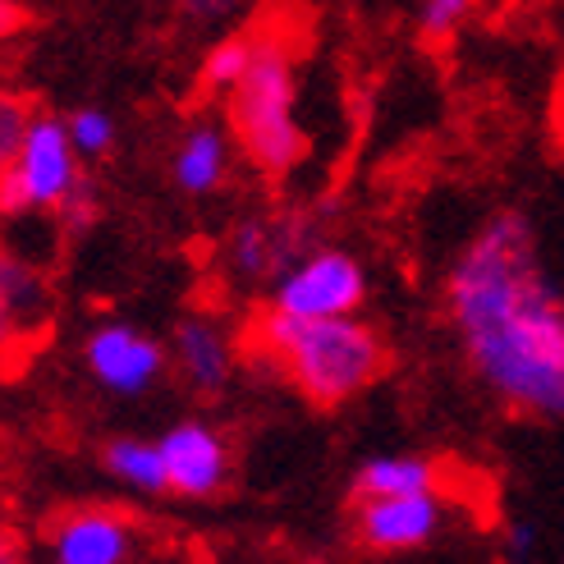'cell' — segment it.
<instances>
[{
  "mask_svg": "<svg viewBox=\"0 0 564 564\" xmlns=\"http://www.w3.org/2000/svg\"><path fill=\"white\" fill-rule=\"evenodd\" d=\"M445 317L464 362L505 409L564 417V290L528 212H496L445 271Z\"/></svg>",
  "mask_w": 564,
  "mask_h": 564,
  "instance_id": "6da1fadb",
  "label": "cell"
},
{
  "mask_svg": "<svg viewBox=\"0 0 564 564\" xmlns=\"http://www.w3.org/2000/svg\"><path fill=\"white\" fill-rule=\"evenodd\" d=\"M33 101H28L23 93H14V88H0V175L14 165V156H19V148H23V133H28V124H33Z\"/></svg>",
  "mask_w": 564,
  "mask_h": 564,
  "instance_id": "d6986e66",
  "label": "cell"
},
{
  "mask_svg": "<svg viewBox=\"0 0 564 564\" xmlns=\"http://www.w3.org/2000/svg\"><path fill=\"white\" fill-rule=\"evenodd\" d=\"M171 368L180 372V381L193 394H207L212 400V394H220L235 381V368H239L235 330L212 313L180 317L171 330Z\"/></svg>",
  "mask_w": 564,
  "mask_h": 564,
  "instance_id": "8fae6325",
  "label": "cell"
},
{
  "mask_svg": "<svg viewBox=\"0 0 564 564\" xmlns=\"http://www.w3.org/2000/svg\"><path fill=\"white\" fill-rule=\"evenodd\" d=\"M101 464H106V473L116 477L120 487H129L138 496H171L161 445L148 441V436H116V441H106Z\"/></svg>",
  "mask_w": 564,
  "mask_h": 564,
  "instance_id": "9a60e30c",
  "label": "cell"
},
{
  "mask_svg": "<svg viewBox=\"0 0 564 564\" xmlns=\"http://www.w3.org/2000/svg\"><path fill=\"white\" fill-rule=\"evenodd\" d=\"M243 345L317 409L358 400L390 368L381 330L362 317H285L262 303L243 330Z\"/></svg>",
  "mask_w": 564,
  "mask_h": 564,
  "instance_id": "7a4b0ae2",
  "label": "cell"
},
{
  "mask_svg": "<svg viewBox=\"0 0 564 564\" xmlns=\"http://www.w3.org/2000/svg\"><path fill=\"white\" fill-rule=\"evenodd\" d=\"M441 473L427 455H372L354 473V500H386V496H417L436 491Z\"/></svg>",
  "mask_w": 564,
  "mask_h": 564,
  "instance_id": "5bb4252c",
  "label": "cell"
},
{
  "mask_svg": "<svg viewBox=\"0 0 564 564\" xmlns=\"http://www.w3.org/2000/svg\"><path fill=\"white\" fill-rule=\"evenodd\" d=\"M88 180V165L74 152L69 124L61 116H33L23 133V148L14 165L0 175V216L28 220V216H61V207Z\"/></svg>",
  "mask_w": 564,
  "mask_h": 564,
  "instance_id": "277c9868",
  "label": "cell"
},
{
  "mask_svg": "<svg viewBox=\"0 0 564 564\" xmlns=\"http://www.w3.org/2000/svg\"><path fill=\"white\" fill-rule=\"evenodd\" d=\"M19 28H28V10L19 0H0V42H10Z\"/></svg>",
  "mask_w": 564,
  "mask_h": 564,
  "instance_id": "7402d4cb",
  "label": "cell"
},
{
  "mask_svg": "<svg viewBox=\"0 0 564 564\" xmlns=\"http://www.w3.org/2000/svg\"><path fill=\"white\" fill-rule=\"evenodd\" d=\"M252 55H258V33H230L203 55V65H197V88L207 97H225L243 78V69L252 65Z\"/></svg>",
  "mask_w": 564,
  "mask_h": 564,
  "instance_id": "2e32d148",
  "label": "cell"
},
{
  "mask_svg": "<svg viewBox=\"0 0 564 564\" xmlns=\"http://www.w3.org/2000/svg\"><path fill=\"white\" fill-rule=\"evenodd\" d=\"M313 564H330V560H313Z\"/></svg>",
  "mask_w": 564,
  "mask_h": 564,
  "instance_id": "d4e9b609",
  "label": "cell"
},
{
  "mask_svg": "<svg viewBox=\"0 0 564 564\" xmlns=\"http://www.w3.org/2000/svg\"><path fill=\"white\" fill-rule=\"evenodd\" d=\"M0 564H19L14 542H10V532H6V528H0Z\"/></svg>",
  "mask_w": 564,
  "mask_h": 564,
  "instance_id": "cb8c5ba5",
  "label": "cell"
},
{
  "mask_svg": "<svg viewBox=\"0 0 564 564\" xmlns=\"http://www.w3.org/2000/svg\"><path fill=\"white\" fill-rule=\"evenodd\" d=\"M165 368H171V345H161L133 322H97L83 340V372L116 400L148 394L165 377Z\"/></svg>",
  "mask_w": 564,
  "mask_h": 564,
  "instance_id": "52a82bcc",
  "label": "cell"
},
{
  "mask_svg": "<svg viewBox=\"0 0 564 564\" xmlns=\"http://www.w3.org/2000/svg\"><path fill=\"white\" fill-rule=\"evenodd\" d=\"M101 212V197H97V184L93 180H83L78 193L69 197V203L61 207V220H65V230H88V225L97 220Z\"/></svg>",
  "mask_w": 564,
  "mask_h": 564,
  "instance_id": "ffe728a7",
  "label": "cell"
},
{
  "mask_svg": "<svg viewBox=\"0 0 564 564\" xmlns=\"http://www.w3.org/2000/svg\"><path fill=\"white\" fill-rule=\"evenodd\" d=\"M51 280L37 258H23L19 248H0V354L19 340H33L51 317Z\"/></svg>",
  "mask_w": 564,
  "mask_h": 564,
  "instance_id": "7c38bea8",
  "label": "cell"
},
{
  "mask_svg": "<svg viewBox=\"0 0 564 564\" xmlns=\"http://www.w3.org/2000/svg\"><path fill=\"white\" fill-rule=\"evenodd\" d=\"M220 101L252 171L267 180L299 171L307 156V129L299 120V61L290 37L258 33V55Z\"/></svg>",
  "mask_w": 564,
  "mask_h": 564,
  "instance_id": "3957f363",
  "label": "cell"
},
{
  "mask_svg": "<svg viewBox=\"0 0 564 564\" xmlns=\"http://www.w3.org/2000/svg\"><path fill=\"white\" fill-rule=\"evenodd\" d=\"M51 564H133L138 555V523L124 510L83 505L51 523L46 532Z\"/></svg>",
  "mask_w": 564,
  "mask_h": 564,
  "instance_id": "30bf717a",
  "label": "cell"
},
{
  "mask_svg": "<svg viewBox=\"0 0 564 564\" xmlns=\"http://www.w3.org/2000/svg\"><path fill=\"white\" fill-rule=\"evenodd\" d=\"M445 528V500L441 491L417 496H386V500H354V538L362 551L377 555H404L436 542Z\"/></svg>",
  "mask_w": 564,
  "mask_h": 564,
  "instance_id": "9c48e42d",
  "label": "cell"
},
{
  "mask_svg": "<svg viewBox=\"0 0 564 564\" xmlns=\"http://www.w3.org/2000/svg\"><path fill=\"white\" fill-rule=\"evenodd\" d=\"M317 220L303 207L294 212H252L239 216L220 239V267L239 285H271V280L294 267L307 248H317Z\"/></svg>",
  "mask_w": 564,
  "mask_h": 564,
  "instance_id": "8992f818",
  "label": "cell"
},
{
  "mask_svg": "<svg viewBox=\"0 0 564 564\" xmlns=\"http://www.w3.org/2000/svg\"><path fill=\"white\" fill-rule=\"evenodd\" d=\"M161 459H165V482H171V496L184 500H212L230 487V441H225L212 422L203 417H184L175 427H165L156 436Z\"/></svg>",
  "mask_w": 564,
  "mask_h": 564,
  "instance_id": "ba28073f",
  "label": "cell"
},
{
  "mask_svg": "<svg viewBox=\"0 0 564 564\" xmlns=\"http://www.w3.org/2000/svg\"><path fill=\"white\" fill-rule=\"evenodd\" d=\"M477 10H482V0H417L413 28L427 46H449L477 19Z\"/></svg>",
  "mask_w": 564,
  "mask_h": 564,
  "instance_id": "e0dca14e",
  "label": "cell"
},
{
  "mask_svg": "<svg viewBox=\"0 0 564 564\" xmlns=\"http://www.w3.org/2000/svg\"><path fill=\"white\" fill-rule=\"evenodd\" d=\"M175 10L188 19V23H220L239 10V0H175Z\"/></svg>",
  "mask_w": 564,
  "mask_h": 564,
  "instance_id": "44dd1931",
  "label": "cell"
},
{
  "mask_svg": "<svg viewBox=\"0 0 564 564\" xmlns=\"http://www.w3.org/2000/svg\"><path fill=\"white\" fill-rule=\"evenodd\" d=\"M368 303V271L340 243L307 248L267 285V307L285 317H358Z\"/></svg>",
  "mask_w": 564,
  "mask_h": 564,
  "instance_id": "5b68a950",
  "label": "cell"
},
{
  "mask_svg": "<svg viewBox=\"0 0 564 564\" xmlns=\"http://www.w3.org/2000/svg\"><path fill=\"white\" fill-rule=\"evenodd\" d=\"M532 542H538V528H532V523H519V528L510 532V551H514V555H528Z\"/></svg>",
  "mask_w": 564,
  "mask_h": 564,
  "instance_id": "603a6c76",
  "label": "cell"
},
{
  "mask_svg": "<svg viewBox=\"0 0 564 564\" xmlns=\"http://www.w3.org/2000/svg\"><path fill=\"white\" fill-rule=\"evenodd\" d=\"M235 133L220 120H188L184 133L175 138L171 152V180L184 197L203 203L225 188V180L235 175Z\"/></svg>",
  "mask_w": 564,
  "mask_h": 564,
  "instance_id": "4fadbf2b",
  "label": "cell"
},
{
  "mask_svg": "<svg viewBox=\"0 0 564 564\" xmlns=\"http://www.w3.org/2000/svg\"><path fill=\"white\" fill-rule=\"evenodd\" d=\"M65 124H69L74 152L83 156V165L106 161L110 152H116V143H120V124H116V116H110V110H101V106H78V110H69Z\"/></svg>",
  "mask_w": 564,
  "mask_h": 564,
  "instance_id": "ac0fdd59",
  "label": "cell"
}]
</instances>
